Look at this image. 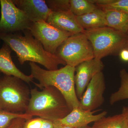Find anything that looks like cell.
<instances>
[{"label":"cell","mask_w":128,"mask_h":128,"mask_svg":"<svg viewBox=\"0 0 128 128\" xmlns=\"http://www.w3.org/2000/svg\"><path fill=\"white\" fill-rule=\"evenodd\" d=\"M24 35L19 33L0 34V40L7 44L16 52L19 63H38L48 70L58 69L60 64H66L58 56L48 52L39 41L34 38L30 30L22 31Z\"/></svg>","instance_id":"6da1fadb"},{"label":"cell","mask_w":128,"mask_h":128,"mask_svg":"<svg viewBox=\"0 0 128 128\" xmlns=\"http://www.w3.org/2000/svg\"><path fill=\"white\" fill-rule=\"evenodd\" d=\"M72 110L61 92L56 88L48 86L41 91L37 88L30 90V101L25 113L54 122L64 118Z\"/></svg>","instance_id":"7a4b0ae2"},{"label":"cell","mask_w":128,"mask_h":128,"mask_svg":"<svg viewBox=\"0 0 128 128\" xmlns=\"http://www.w3.org/2000/svg\"><path fill=\"white\" fill-rule=\"evenodd\" d=\"M29 65L31 75L39 82H34L36 87L42 90L47 86H54L63 95L72 110L80 106L75 84L76 67L66 65L60 69L48 70L42 68L35 63L30 62Z\"/></svg>","instance_id":"3957f363"},{"label":"cell","mask_w":128,"mask_h":128,"mask_svg":"<svg viewBox=\"0 0 128 128\" xmlns=\"http://www.w3.org/2000/svg\"><path fill=\"white\" fill-rule=\"evenodd\" d=\"M25 82L15 76H0V108L14 113H25L30 98Z\"/></svg>","instance_id":"277c9868"},{"label":"cell","mask_w":128,"mask_h":128,"mask_svg":"<svg viewBox=\"0 0 128 128\" xmlns=\"http://www.w3.org/2000/svg\"><path fill=\"white\" fill-rule=\"evenodd\" d=\"M83 33L91 44L94 58L102 59L127 48V34L108 27L84 30Z\"/></svg>","instance_id":"5b68a950"},{"label":"cell","mask_w":128,"mask_h":128,"mask_svg":"<svg viewBox=\"0 0 128 128\" xmlns=\"http://www.w3.org/2000/svg\"><path fill=\"white\" fill-rule=\"evenodd\" d=\"M55 54L66 65L74 67L94 58L91 44L83 33L68 38L58 48Z\"/></svg>","instance_id":"8992f818"},{"label":"cell","mask_w":128,"mask_h":128,"mask_svg":"<svg viewBox=\"0 0 128 128\" xmlns=\"http://www.w3.org/2000/svg\"><path fill=\"white\" fill-rule=\"evenodd\" d=\"M0 34H9L29 30L32 22L12 0H0Z\"/></svg>","instance_id":"52a82bcc"},{"label":"cell","mask_w":128,"mask_h":128,"mask_svg":"<svg viewBox=\"0 0 128 128\" xmlns=\"http://www.w3.org/2000/svg\"><path fill=\"white\" fill-rule=\"evenodd\" d=\"M29 30L44 50L53 54H56L57 49L63 42L73 34L59 30L44 21L32 22Z\"/></svg>","instance_id":"ba28073f"},{"label":"cell","mask_w":128,"mask_h":128,"mask_svg":"<svg viewBox=\"0 0 128 128\" xmlns=\"http://www.w3.org/2000/svg\"><path fill=\"white\" fill-rule=\"evenodd\" d=\"M105 89V78L101 72L96 74L89 82L80 100V107L92 112L100 107L104 102V94Z\"/></svg>","instance_id":"9c48e42d"},{"label":"cell","mask_w":128,"mask_h":128,"mask_svg":"<svg viewBox=\"0 0 128 128\" xmlns=\"http://www.w3.org/2000/svg\"><path fill=\"white\" fill-rule=\"evenodd\" d=\"M104 65L101 60L94 58L81 63L76 67L74 80L76 92L79 100L96 74L102 72Z\"/></svg>","instance_id":"30bf717a"},{"label":"cell","mask_w":128,"mask_h":128,"mask_svg":"<svg viewBox=\"0 0 128 128\" xmlns=\"http://www.w3.org/2000/svg\"><path fill=\"white\" fill-rule=\"evenodd\" d=\"M32 22H46L52 10L44 0H12Z\"/></svg>","instance_id":"8fae6325"},{"label":"cell","mask_w":128,"mask_h":128,"mask_svg":"<svg viewBox=\"0 0 128 128\" xmlns=\"http://www.w3.org/2000/svg\"><path fill=\"white\" fill-rule=\"evenodd\" d=\"M46 22L59 30L73 34L83 33V29L76 16L70 10L52 12Z\"/></svg>","instance_id":"7c38bea8"},{"label":"cell","mask_w":128,"mask_h":128,"mask_svg":"<svg viewBox=\"0 0 128 128\" xmlns=\"http://www.w3.org/2000/svg\"><path fill=\"white\" fill-rule=\"evenodd\" d=\"M93 114V112L83 110L79 106L73 108L67 116L58 120L62 124L73 128H82L106 116L107 112L104 111L98 114Z\"/></svg>","instance_id":"4fadbf2b"},{"label":"cell","mask_w":128,"mask_h":128,"mask_svg":"<svg viewBox=\"0 0 128 128\" xmlns=\"http://www.w3.org/2000/svg\"><path fill=\"white\" fill-rule=\"evenodd\" d=\"M12 50L10 48L4 43L0 48V72L5 75L19 78L26 83L33 82L34 78L31 74H25L16 66L12 59Z\"/></svg>","instance_id":"5bb4252c"},{"label":"cell","mask_w":128,"mask_h":128,"mask_svg":"<svg viewBox=\"0 0 128 128\" xmlns=\"http://www.w3.org/2000/svg\"><path fill=\"white\" fill-rule=\"evenodd\" d=\"M76 16L78 22L84 30L106 26L105 12L98 7L87 14Z\"/></svg>","instance_id":"9a60e30c"},{"label":"cell","mask_w":128,"mask_h":128,"mask_svg":"<svg viewBox=\"0 0 128 128\" xmlns=\"http://www.w3.org/2000/svg\"><path fill=\"white\" fill-rule=\"evenodd\" d=\"M103 10L105 12L106 26L127 34L128 31V14L116 10Z\"/></svg>","instance_id":"2e32d148"},{"label":"cell","mask_w":128,"mask_h":128,"mask_svg":"<svg viewBox=\"0 0 128 128\" xmlns=\"http://www.w3.org/2000/svg\"><path fill=\"white\" fill-rule=\"evenodd\" d=\"M92 128H128L125 117L122 114L105 116L94 123Z\"/></svg>","instance_id":"e0dca14e"},{"label":"cell","mask_w":128,"mask_h":128,"mask_svg":"<svg viewBox=\"0 0 128 128\" xmlns=\"http://www.w3.org/2000/svg\"><path fill=\"white\" fill-rule=\"evenodd\" d=\"M120 76L121 85L118 90L110 96V102L111 105L128 99V72L125 69H122L120 72Z\"/></svg>","instance_id":"ac0fdd59"},{"label":"cell","mask_w":128,"mask_h":128,"mask_svg":"<svg viewBox=\"0 0 128 128\" xmlns=\"http://www.w3.org/2000/svg\"><path fill=\"white\" fill-rule=\"evenodd\" d=\"M70 10L76 16L91 12L98 8L91 0H70Z\"/></svg>","instance_id":"d6986e66"},{"label":"cell","mask_w":128,"mask_h":128,"mask_svg":"<svg viewBox=\"0 0 128 128\" xmlns=\"http://www.w3.org/2000/svg\"><path fill=\"white\" fill-rule=\"evenodd\" d=\"M98 7L103 10H114L128 14V0H91Z\"/></svg>","instance_id":"ffe728a7"},{"label":"cell","mask_w":128,"mask_h":128,"mask_svg":"<svg viewBox=\"0 0 128 128\" xmlns=\"http://www.w3.org/2000/svg\"><path fill=\"white\" fill-rule=\"evenodd\" d=\"M17 118H22L28 120L32 116L26 113H14L6 112L0 108V128H8L12 121Z\"/></svg>","instance_id":"44dd1931"},{"label":"cell","mask_w":128,"mask_h":128,"mask_svg":"<svg viewBox=\"0 0 128 128\" xmlns=\"http://www.w3.org/2000/svg\"><path fill=\"white\" fill-rule=\"evenodd\" d=\"M23 128H54L53 121L38 118L26 120Z\"/></svg>","instance_id":"7402d4cb"},{"label":"cell","mask_w":128,"mask_h":128,"mask_svg":"<svg viewBox=\"0 0 128 128\" xmlns=\"http://www.w3.org/2000/svg\"><path fill=\"white\" fill-rule=\"evenodd\" d=\"M45 1L48 7L52 12L70 10V0H46Z\"/></svg>","instance_id":"603a6c76"},{"label":"cell","mask_w":128,"mask_h":128,"mask_svg":"<svg viewBox=\"0 0 128 128\" xmlns=\"http://www.w3.org/2000/svg\"><path fill=\"white\" fill-rule=\"evenodd\" d=\"M26 120L22 118H17L13 120L8 128H23Z\"/></svg>","instance_id":"cb8c5ba5"},{"label":"cell","mask_w":128,"mask_h":128,"mask_svg":"<svg viewBox=\"0 0 128 128\" xmlns=\"http://www.w3.org/2000/svg\"><path fill=\"white\" fill-rule=\"evenodd\" d=\"M120 58L124 62H128V50L124 48L120 52Z\"/></svg>","instance_id":"d4e9b609"},{"label":"cell","mask_w":128,"mask_h":128,"mask_svg":"<svg viewBox=\"0 0 128 128\" xmlns=\"http://www.w3.org/2000/svg\"><path fill=\"white\" fill-rule=\"evenodd\" d=\"M54 128H75L60 122L59 120L54 122Z\"/></svg>","instance_id":"484cf974"},{"label":"cell","mask_w":128,"mask_h":128,"mask_svg":"<svg viewBox=\"0 0 128 128\" xmlns=\"http://www.w3.org/2000/svg\"><path fill=\"white\" fill-rule=\"evenodd\" d=\"M122 113L124 115L127 121V126L128 128V106L124 107L123 108Z\"/></svg>","instance_id":"4316f807"},{"label":"cell","mask_w":128,"mask_h":128,"mask_svg":"<svg viewBox=\"0 0 128 128\" xmlns=\"http://www.w3.org/2000/svg\"><path fill=\"white\" fill-rule=\"evenodd\" d=\"M90 128V127L89 126H84V127H82V128Z\"/></svg>","instance_id":"83f0119b"},{"label":"cell","mask_w":128,"mask_h":128,"mask_svg":"<svg viewBox=\"0 0 128 128\" xmlns=\"http://www.w3.org/2000/svg\"><path fill=\"white\" fill-rule=\"evenodd\" d=\"M127 35H128V44H127V48H128V33H127Z\"/></svg>","instance_id":"f1b7e54d"},{"label":"cell","mask_w":128,"mask_h":128,"mask_svg":"<svg viewBox=\"0 0 128 128\" xmlns=\"http://www.w3.org/2000/svg\"><path fill=\"white\" fill-rule=\"evenodd\" d=\"M1 73V72H0V75Z\"/></svg>","instance_id":"f546056e"},{"label":"cell","mask_w":128,"mask_h":128,"mask_svg":"<svg viewBox=\"0 0 128 128\" xmlns=\"http://www.w3.org/2000/svg\"><path fill=\"white\" fill-rule=\"evenodd\" d=\"M90 128H92L91 127H90Z\"/></svg>","instance_id":"4dcf8cb0"}]
</instances>
